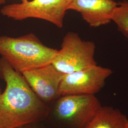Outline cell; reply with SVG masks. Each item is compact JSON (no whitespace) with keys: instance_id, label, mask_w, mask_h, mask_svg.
<instances>
[{"instance_id":"2","label":"cell","mask_w":128,"mask_h":128,"mask_svg":"<svg viewBox=\"0 0 128 128\" xmlns=\"http://www.w3.org/2000/svg\"><path fill=\"white\" fill-rule=\"evenodd\" d=\"M58 51L32 33L16 38L0 36V55L20 73L51 64Z\"/></svg>"},{"instance_id":"7","label":"cell","mask_w":128,"mask_h":128,"mask_svg":"<svg viewBox=\"0 0 128 128\" xmlns=\"http://www.w3.org/2000/svg\"><path fill=\"white\" fill-rule=\"evenodd\" d=\"M37 96L46 104H50L60 95V84L64 74L52 64L22 73Z\"/></svg>"},{"instance_id":"3","label":"cell","mask_w":128,"mask_h":128,"mask_svg":"<svg viewBox=\"0 0 128 128\" xmlns=\"http://www.w3.org/2000/svg\"><path fill=\"white\" fill-rule=\"evenodd\" d=\"M49 105V120L57 128H84L102 105L95 95L60 96Z\"/></svg>"},{"instance_id":"4","label":"cell","mask_w":128,"mask_h":128,"mask_svg":"<svg viewBox=\"0 0 128 128\" xmlns=\"http://www.w3.org/2000/svg\"><path fill=\"white\" fill-rule=\"evenodd\" d=\"M96 44L84 40L79 34L69 32L64 36L52 63L60 72L66 74L97 65Z\"/></svg>"},{"instance_id":"9","label":"cell","mask_w":128,"mask_h":128,"mask_svg":"<svg viewBox=\"0 0 128 128\" xmlns=\"http://www.w3.org/2000/svg\"><path fill=\"white\" fill-rule=\"evenodd\" d=\"M128 120L118 109L102 106L84 128H127Z\"/></svg>"},{"instance_id":"8","label":"cell","mask_w":128,"mask_h":128,"mask_svg":"<svg viewBox=\"0 0 128 128\" xmlns=\"http://www.w3.org/2000/svg\"><path fill=\"white\" fill-rule=\"evenodd\" d=\"M118 5L114 0H71L68 10L80 14L82 19L92 28L106 25Z\"/></svg>"},{"instance_id":"6","label":"cell","mask_w":128,"mask_h":128,"mask_svg":"<svg viewBox=\"0 0 128 128\" xmlns=\"http://www.w3.org/2000/svg\"><path fill=\"white\" fill-rule=\"evenodd\" d=\"M112 73L111 69L97 64L64 74L60 86V95H95Z\"/></svg>"},{"instance_id":"13","label":"cell","mask_w":128,"mask_h":128,"mask_svg":"<svg viewBox=\"0 0 128 128\" xmlns=\"http://www.w3.org/2000/svg\"><path fill=\"white\" fill-rule=\"evenodd\" d=\"M2 93V90H1V88H0V94H1Z\"/></svg>"},{"instance_id":"14","label":"cell","mask_w":128,"mask_h":128,"mask_svg":"<svg viewBox=\"0 0 128 128\" xmlns=\"http://www.w3.org/2000/svg\"><path fill=\"white\" fill-rule=\"evenodd\" d=\"M127 128H128V120L127 122Z\"/></svg>"},{"instance_id":"1","label":"cell","mask_w":128,"mask_h":128,"mask_svg":"<svg viewBox=\"0 0 128 128\" xmlns=\"http://www.w3.org/2000/svg\"><path fill=\"white\" fill-rule=\"evenodd\" d=\"M0 78L6 83L0 96V128H17L45 121L49 105L37 96L22 74L0 59Z\"/></svg>"},{"instance_id":"11","label":"cell","mask_w":128,"mask_h":128,"mask_svg":"<svg viewBox=\"0 0 128 128\" xmlns=\"http://www.w3.org/2000/svg\"><path fill=\"white\" fill-rule=\"evenodd\" d=\"M41 122H35L25 124L17 128H44L40 125Z\"/></svg>"},{"instance_id":"12","label":"cell","mask_w":128,"mask_h":128,"mask_svg":"<svg viewBox=\"0 0 128 128\" xmlns=\"http://www.w3.org/2000/svg\"><path fill=\"white\" fill-rule=\"evenodd\" d=\"M22 0V2H25L28 1V0ZM5 1H6V0H0V4H4Z\"/></svg>"},{"instance_id":"5","label":"cell","mask_w":128,"mask_h":128,"mask_svg":"<svg viewBox=\"0 0 128 128\" xmlns=\"http://www.w3.org/2000/svg\"><path fill=\"white\" fill-rule=\"evenodd\" d=\"M71 0H32L2 7L0 14L15 20L41 19L62 28Z\"/></svg>"},{"instance_id":"10","label":"cell","mask_w":128,"mask_h":128,"mask_svg":"<svg viewBox=\"0 0 128 128\" xmlns=\"http://www.w3.org/2000/svg\"><path fill=\"white\" fill-rule=\"evenodd\" d=\"M112 22L116 25L118 30L128 38V1L124 0L118 3L112 16Z\"/></svg>"}]
</instances>
